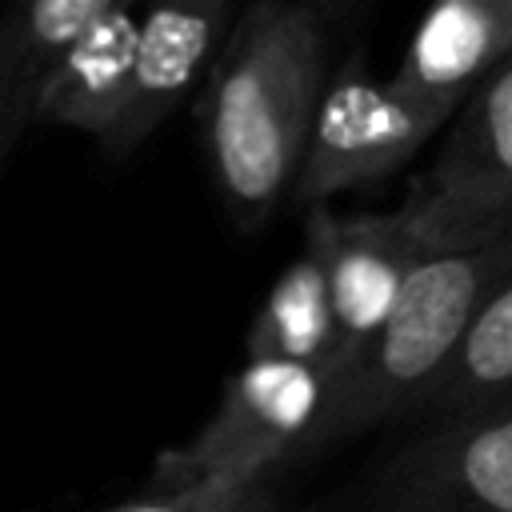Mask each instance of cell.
<instances>
[{
    "mask_svg": "<svg viewBox=\"0 0 512 512\" xmlns=\"http://www.w3.org/2000/svg\"><path fill=\"white\" fill-rule=\"evenodd\" d=\"M324 68L328 32L316 4L252 0L232 20L204 76L200 124L216 184L240 220L260 224L292 192Z\"/></svg>",
    "mask_w": 512,
    "mask_h": 512,
    "instance_id": "obj_1",
    "label": "cell"
},
{
    "mask_svg": "<svg viewBox=\"0 0 512 512\" xmlns=\"http://www.w3.org/2000/svg\"><path fill=\"white\" fill-rule=\"evenodd\" d=\"M504 280H512V232H500L472 252L416 260L372 340L328 376L320 416L300 440L296 460L384 420H408L468 316Z\"/></svg>",
    "mask_w": 512,
    "mask_h": 512,
    "instance_id": "obj_2",
    "label": "cell"
},
{
    "mask_svg": "<svg viewBox=\"0 0 512 512\" xmlns=\"http://www.w3.org/2000/svg\"><path fill=\"white\" fill-rule=\"evenodd\" d=\"M416 256L472 252L512 224V64H496L448 116L432 172L396 208Z\"/></svg>",
    "mask_w": 512,
    "mask_h": 512,
    "instance_id": "obj_3",
    "label": "cell"
},
{
    "mask_svg": "<svg viewBox=\"0 0 512 512\" xmlns=\"http://www.w3.org/2000/svg\"><path fill=\"white\" fill-rule=\"evenodd\" d=\"M328 376L288 360H248L228 376L212 420L156 460V492L216 484L244 492L292 464L300 440L320 416Z\"/></svg>",
    "mask_w": 512,
    "mask_h": 512,
    "instance_id": "obj_4",
    "label": "cell"
},
{
    "mask_svg": "<svg viewBox=\"0 0 512 512\" xmlns=\"http://www.w3.org/2000/svg\"><path fill=\"white\" fill-rule=\"evenodd\" d=\"M444 124L448 112L420 104L392 80L368 76L364 64H344L316 100L292 200L308 208L336 192L384 180Z\"/></svg>",
    "mask_w": 512,
    "mask_h": 512,
    "instance_id": "obj_5",
    "label": "cell"
},
{
    "mask_svg": "<svg viewBox=\"0 0 512 512\" xmlns=\"http://www.w3.org/2000/svg\"><path fill=\"white\" fill-rule=\"evenodd\" d=\"M368 512H512V412L416 432L376 476Z\"/></svg>",
    "mask_w": 512,
    "mask_h": 512,
    "instance_id": "obj_6",
    "label": "cell"
},
{
    "mask_svg": "<svg viewBox=\"0 0 512 512\" xmlns=\"http://www.w3.org/2000/svg\"><path fill=\"white\" fill-rule=\"evenodd\" d=\"M304 244L320 256L324 268L332 324H336V360H332L336 372L384 324L420 256L396 212L336 216L328 204H308Z\"/></svg>",
    "mask_w": 512,
    "mask_h": 512,
    "instance_id": "obj_7",
    "label": "cell"
},
{
    "mask_svg": "<svg viewBox=\"0 0 512 512\" xmlns=\"http://www.w3.org/2000/svg\"><path fill=\"white\" fill-rule=\"evenodd\" d=\"M236 0H140L132 84L120 120L100 140L108 156H128L144 144L160 120L208 76Z\"/></svg>",
    "mask_w": 512,
    "mask_h": 512,
    "instance_id": "obj_8",
    "label": "cell"
},
{
    "mask_svg": "<svg viewBox=\"0 0 512 512\" xmlns=\"http://www.w3.org/2000/svg\"><path fill=\"white\" fill-rule=\"evenodd\" d=\"M508 48L512 0H432L388 80L452 116L460 100L508 60Z\"/></svg>",
    "mask_w": 512,
    "mask_h": 512,
    "instance_id": "obj_9",
    "label": "cell"
},
{
    "mask_svg": "<svg viewBox=\"0 0 512 512\" xmlns=\"http://www.w3.org/2000/svg\"><path fill=\"white\" fill-rule=\"evenodd\" d=\"M140 0H112L64 52L40 88L32 124L76 128L104 140L120 120L132 84Z\"/></svg>",
    "mask_w": 512,
    "mask_h": 512,
    "instance_id": "obj_10",
    "label": "cell"
},
{
    "mask_svg": "<svg viewBox=\"0 0 512 512\" xmlns=\"http://www.w3.org/2000/svg\"><path fill=\"white\" fill-rule=\"evenodd\" d=\"M496 412H512V280L496 284L468 316L408 420L440 424Z\"/></svg>",
    "mask_w": 512,
    "mask_h": 512,
    "instance_id": "obj_11",
    "label": "cell"
},
{
    "mask_svg": "<svg viewBox=\"0 0 512 512\" xmlns=\"http://www.w3.org/2000/svg\"><path fill=\"white\" fill-rule=\"evenodd\" d=\"M112 0H8L0 16V172L12 160L52 68Z\"/></svg>",
    "mask_w": 512,
    "mask_h": 512,
    "instance_id": "obj_12",
    "label": "cell"
},
{
    "mask_svg": "<svg viewBox=\"0 0 512 512\" xmlns=\"http://www.w3.org/2000/svg\"><path fill=\"white\" fill-rule=\"evenodd\" d=\"M248 360H288L332 372L336 324L320 256L304 244L300 256L276 276L264 304L248 324Z\"/></svg>",
    "mask_w": 512,
    "mask_h": 512,
    "instance_id": "obj_13",
    "label": "cell"
},
{
    "mask_svg": "<svg viewBox=\"0 0 512 512\" xmlns=\"http://www.w3.org/2000/svg\"><path fill=\"white\" fill-rule=\"evenodd\" d=\"M244 492H228V488H216V484H192V488H180V492H148L140 500L116 504V508H104V512H228Z\"/></svg>",
    "mask_w": 512,
    "mask_h": 512,
    "instance_id": "obj_14",
    "label": "cell"
},
{
    "mask_svg": "<svg viewBox=\"0 0 512 512\" xmlns=\"http://www.w3.org/2000/svg\"><path fill=\"white\" fill-rule=\"evenodd\" d=\"M228 512H284V508H280L276 492H272V488H268V480H264V484H252V488H248V492H244Z\"/></svg>",
    "mask_w": 512,
    "mask_h": 512,
    "instance_id": "obj_15",
    "label": "cell"
}]
</instances>
